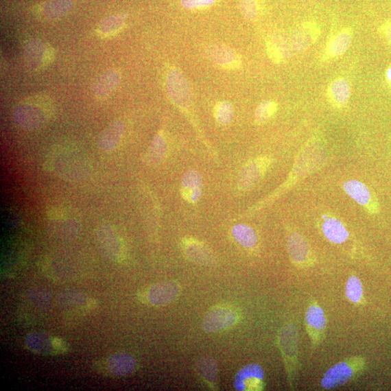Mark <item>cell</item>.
<instances>
[{
	"label": "cell",
	"mask_w": 391,
	"mask_h": 391,
	"mask_svg": "<svg viewBox=\"0 0 391 391\" xmlns=\"http://www.w3.org/2000/svg\"><path fill=\"white\" fill-rule=\"evenodd\" d=\"M72 6L71 0H49L41 8L39 15L47 20H55L67 14Z\"/></svg>",
	"instance_id": "cell-26"
},
{
	"label": "cell",
	"mask_w": 391,
	"mask_h": 391,
	"mask_svg": "<svg viewBox=\"0 0 391 391\" xmlns=\"http://www.w3.org/2000/svg\"><path fill=\"white\" fill-rule=\"evenodd\" d=\"M206 54L218 67L226 70H236L241 67L240 56L228 47L224 45H212L206 50Z\"/></svg>",
	"instance_id": "cell-12"
},
{
	"label": "cell",
	"mask_w": 391,
	"mask_h": 391,
	"mask_svg": "<svg viewBox=\"0 0 391 391\" xmlns=\"http://www.w3.org/2000/svg\"><path fill=\"white\" fill-rule=\"evenodd\" d=\"M239 4L246 20L255 21L258 19L261 13L259 0H239Z\"/></svg>",
	"instance_id": "cell-31"
},
{
	"label": "cell",
	"mask_w": 391,
	"mask_h": 391,
	"mask_svg": "<svg viewBox=\"0 0 391 391\" xmlns=\"http://www.w3.org/2000/svg\"><path fill=\"white\" fill-rule=\"evenodd\" d=\"M203 191V178L195 169H189L182 176L180 182V193L182 199L190 204L197 203L201 198Z\"/></svg>",
	"instance_id": "cell-14"
},
{
	"label": "cell",
	"mask_w": 391,
	"mask_h": 391,
	"mask_svg": "<svg viewBox=\"0 0 391 391\" xmlns=\"http://www.w3.org/2000/svg\"><path fill=\"white\" fill-rule=\"evenodd\" d=\"M125 132V125L123 121L116 120L101 132L98 139V146L104 152L115 150L122 140Z\"/></svg>",
	"instance_id": "cell-16"
},
{
	"label": "cell",
	"mask_w": 391,
	"mask_h": 391,
	"mask_svg": "<svg viewBox=\"0 0 391 391\" xmlns=\"http://www.w3.org/2000/svg\"><path fill=\"white\" fill-rule=\"evenodd\" d=\"M56 51L49 44L34 39L23 49L26 67L33 71L44 70L55 59Z\"/></svg>",
	"instance_id": "cell-6"
},
{
	"label": "cell",
	"mask_w": 391,
	"mask_h": 391,
	"mask_svg": "<svg viewBox=\"0 0 391 391\" xmlns=\"http://www.w3.org/2000/svg\"><path fill=\"white\" fill-rule=\"evenodd\" d=\"M197 370L203 379L209 383L214 384L217 381V368L213 359L203 357L200 359L197 365Z\"/></svg>",
	"instance_id": "cell-29"
},
{
	"label": "cell",
	"mask_w": 391,
	"mask_h": 391,
	"mask_svg": "<svg viewBox=\"0 0 391 391\" xmlns=\"http://www.w3.org/2000/svg\"><path fill=\"white\" fill-rule=\"evenodd\" d=\"M217 0H181L182 8L189 10L201 9L213 5Z\"/></svg>",
	"instance_id": "cell-34"
},
{
	"label": "cell",
	"mask_w": 391,
	"mask_h": 391,
	"mask_svg": "<svg viewBox=\"0 0 391 391\" xmlns=\"http://www.w3.org/2000/svg\"><path fill=\"white\" fill-rule=\"evenodd\" d=\"M352 36V29L346 27L331 36L324 49L322 60H329L343 56L351 45Z\"/></svg>",
	"instance_id": "cell-15"
},
{
	"label": "cell",
	"mask_w": 391,
	"mask_h": 391,
	"mask_svg": "<svg viewBox=\"0 0 391 391\" xmlns=\"http://www.w3.org/2000/svg\"><path fill=\"white\" fill-rule=\"evenodd\" d=\"M322 232L326 239L337 244L344 243L349 237L347 229L341 221L335 218H328L324 220Z\"/></svg>",
	"instance_id": "cell-22"
},
{
	"label": "cell",
	"mask_w": 391,
	"mask_h": 391,
	"mask_svg": "<svg viewBox=\"0 0 391 391\" xmlns=\"http://www.w3.org/2000/svg\"><path fill=\"white\" fill-rule=\"evenodd\" d=\"M233 237L238 243L246 248H253L257 243L255 231L249 226L239 224L232 228Z\"/></svg>",
	"instance_id": "cell-27"
},
{
	"label": "cell",
	"mask_w": 391,
	"mask_h": 391,
	"mask_svg": "<svg viewBox=\"0 0 391 391\" xmlns=\"http://www.w3.org/2000/svg\"><path fill=\"white\" fill-rule=\"evenodd\" d=\"M346 294L352 303L359 304L363 296V287L359 279L355 276H351L346 283Z\"/></svg>",
	"instance_id": "cell-32"
},
{
	"label": "cell",
	"mask_w": 391,
	"mask_h": 391,
	"mask_svg": "<svg viewBox=\"0 0 391 391\" xmlns=\"http://www.w3.org/2000/svg\"><path fill=\"white\" fill-rule=\"evenodd\" d=\"M49 229L56 236L64 239H72L80 231V222L73 213L65 209H51L47 213Z\"/></svg>",
	"instance_id": "cell-4"
},
{
	"label": "cell",
	"mask_w": 391,
	"mask_h": 391,
	"mask_svg": "<svg viewBox=\"0 0 391 391\" xmlns=\"http://www.w3.org/2000/svg\"><path fill=\"white\" fill-rule=\"evenodd\" d=\"M378 32L386 39L388 45L391 47V19L383 22L381 25Z\"/></svg>",
	"instance_id": "cell-35"
},
{
	"label": "cell",
	"mask_w": 391,
	"mask_h": 391,
	"mask_svg": "<svg viewBox=\"0 0 391 391\" xmlns=\"http://www.w3.org/2000/svg\"><path fill=\"white\" fill-rule=\"evenodd\" d=\"M237 320L236 311L227 307H217L204 316L202 329L206 333L219 332L232 327Z\"/></svg>",
	"instance_id": "cell-9"
},
{
	"label": "cell",
	"mask_w": 391,
	"mask_h": 391,
	"mask_svg": "<svg viewBox=\"0 0 391 391\" xmlns=\"http://www.w3.org/2000/svg\"><path fill=\"white\" fill-rule=\"evenodd\" d=\"M266 50L270 59L276 64L281 63L292 55L288 44L284 38L278 36H274L268 39Z\"/></svg>",
	"instance_id": "cell-23"
},
{
	"label": "cell",
	"mask_w": 391,
	"mask_h": 391,
	"mask_svg": "<svg viewBox=\"0 0 391 391\" xmlns=\"http://www.w3.org/2000/svg\"><path fill=\"white\" fill-rule=\"evenodd\" d=\"M351 95V87L344 78L333 80L327 89V97L333 106L342 108L348 103Z\"/></svg>",
	"instance_id": "cell-19"
},
{
	"label": "cell",
	"mask_w": 391,
	"mask_h": 391,
	"mask_svg": "<svg viewBox=\"0 0 391 391\" xmlns=\"http://www.w3.org/2000/svg\"><path fill=\"white\" fill-rule=\"evenodd\" d=\"M320 35V26L316 21L303 22L292 32V45L297 51H306L311 45L318 41Z\"/></svg>",
	"instance_id": "cell-11"
},
{
	"label": "cell",
	"mask_w": 391,
	"mask_h": 391,
	"mask_svg": "<svg viewBox=\"0 0 391 391\" xmlns=\"http://www.w3.org/2000/svg\"><path fill=\"white\" fill-rule=\"evenodd\" d=\"M277 110L278 104L276 102L267 100L260 103L255 111L256 123L258 125L265 124L276 113Z\"/></svg>",
	"instance_id": "cell-30"
},
{
	"label": "cell",
	"mask_w": 391,
	"mask_h": 391,
	"mask_svg": "<svg viewBox=\"0 0 391 391\" xmlns=\"http://www.w3.org/2000/svg\"><path fill=\"white\" fill-rule=\"evenodd\" d=\"M121 73L110 69L102 73L93 86L95 96L99 99L108 98L121 82Z\"/></svg>",
	"instance_id": "cell-18"
},
{
	"label": "cell",
	"mask_w": 391,
	"mask_h": 391,
	"mask_svg": "<svg viewBox=\"0 0 391 391\" xmlns=\"http://www.w3.org/2000/svg\"><path fill=\"white\" fill-rule=\"evenodd\" d=\"M307 329L312 341L317 344L326 329V318L323 309L318 305L311 304L306 313Z\"/></svg>",
	"instance_id": "cell-17"
},
{
	"label": "cell",
	"mask_w": 391,
	"mask_h": 391,
	"mask_svg": "<svg viewBox=\"0 0 391 391\" xmlns=\"http://www.w3.org/2000/svg\"><path fill=\"white\" fill-rule=\"evenodd\" d=\"M264 371L257 364L246 365L237 375L234 387L237 390H259L263 387Z\"/></svg>",
	"instance_id": "cell-10"
},
{
	"label": "cell",
	"mask_w": 391,
	"mask_h": 391,
	"mask_svg": "<svg viewBox=\"0 0 391 391\" xmlns=\"http://www.w3.org/2000/svg\"><path fill=\"white\" fill-rule=\"evenodd\" d=\"M344 189L357 203L362 206H370L372 204V193L370 189L363 182L350 180L344 182Z\"/></svg>",
	"instance_id": "cell-25"
},
{
	"label": "cell",
	"mask_w": 391,
	"mask_h": 391,
	"mask_svg": "<svg viewBox=\"0 0 391 391\" xmlns=\"http://www.w3.org/2000/svg\"><path fill=\"white\" fill-rule=\"evenodd\" d=\"M184 246L186 254L193 262L204 265L212 263L213 254L203 244L188 239L185 240Z\"/></svg>",
	"instance_id": "cell-21"
},
{
	"label": "cell",
	"mask_w": 391,
	"mask_h": 391,
	"mask_svg": "<svg viewBox=\"0 0 391 391\" xmlns=\"http://www.w3.org/2000/svg\"><path fill=\"white\" fill-rule=\"evenodd\" d=\"M233 107L228 102H221L214 108L216 121L221 125H228L233 119Z\"/></svg>",
	"instance_id": "cell-33"
},
{
	"label": "cell",
	"mask_w": 391,
	"mask_h": 391,
	"mask_svg": "<svg viewBox=\"0 0 391 391\" xmlns=\"http://www.w3.org/2000/svg\"><path fill=\"white\" fill-rule=\"evenodd\" d=\"M270 163L271 160L268 156H261L248 163L239 176L238 188L241 191L253 188L264 176Z\"/></svg>",
	"instance_id": "cell-8"
},
{
	"label": "cell",
	"mask_w": 391,
	"mask_h": 391,
	"mask_svg": "<svg viewBox=\"0 0 391 391\" xmlns=\"http://www.w3.org/2000/svg\"><path fill=\"white\" fill-rule=\"evenodd\" d=\"M54 102L44 95L32 96L21 101L13 112V120L21 128L35 130L43 128L54 117Z\"/></svg>",
	"instance_id": "cell-2"
},
{
	"label": "cell",
	"mask_w": 391,
	"mask_h": 391,
	"mask_svg": "<svg viewBox=\"0 0 391 391\" xmlns=\"http://www.w3.org/2000/svg\"><path fill=\"white\" fill-rule=\"evenodd\" d=\"M180 292L179 285L174 281H165L154 285L149 289L147 298L154 306H163L172 303Z\"/></svg>",
	"instance_id": "cell-13"
},
{
	"label": "cell",
	"mask_w": 391,
	"mask_h": 391,
	"mask_svg": "<svg viewBox=\"0 0 391 391\" xmlns=\"http://www.w3.org/2000/svg\"><path fill=\"white\" fill-rule=\"evenodd\" d=\"M97 240L104 256L117 263L125 259L123 241L113 226L108 224L101 225L97 230Z\"/></svg>",
	"instance_id": "cell-5"
},
{
	"label": "cell",
	"mask_w": 391,
	"mask_h": 391,
	"mask_svg": "<svg viewBox=\"0 0 391 391\" xmlns=\"http://www.w3.org/2000/svg\"><path fill=\"white\" fill-rule=\"evenodd\" d=\"M167 93L178 107L187 109L192 102L191 89L186 77L179 71L172 70L167 78Z\"/></svg>",
	"instance_id": "cell-7"
},
{
	"label": "cell",
	"mask_w": 391,
	"mask_h": 391,
	"mask_svg": "<svg viewBox=\"0 0 391 391\" xmlns=\"http://www.w3.org/2000/svg\"><path fill=\"white\" fill-rule=\"evenodd\" d=\"M167 152V140L164 134L161 132L154 138L145 154V161L150 166L158 165L165 158Z\"/></svg>",
	"instance_id": "cell-24"
},
{
	"label": "cell",
	"mask_w": 391,
	"mask_h": 391,
	"mask_svg": "<svg viewBox=\"0 0 391 391\" xmlns=\"http://www.w3.org/2000/svg\"><path fill=\"white\" fill-rule=\"evenodd\" d=\"M126 23L125 16H113L104 20L97 30L102 37H109L119 33Z\"/></svg>",
	"instance_id": "cell-28"
},
{
	"label": "cell",
	"mask_w": 391,
	"mask_h": 391,
	"mask_svg": "<svg viewBox=\"0 0 391 391\" xmlns=\"http://www.w3.org/2000/svg\"><path fill=\"white\" fill-rule=\"evenodd\" d=\"M386 80L388 83L391 86V65L386 71Z\"/></svg>",
	"instance_id": "cell-36"
},
{
	"label": "cell",
	"mask_w": 391,
	"mask_h": 391,
	"mask_svg": "<svg viewBox=\"0 0 391 391\" xmlns=\"http://www.w3.org/2000/svg\"><path fill=\"white\" fill-rule=\"evenodd\" d=\"M364 365L365 361L360 357L339 362L325 372L321 386L328 390L340 387L353 379L364 369Z\"/></svg>",
	"instance_id": "cell-3"
},
{
	"label": "cell",
	"mask_w": 391,
	"mask_h": 391,
	"mask_svg": "<svg viewBox=\"0 0 391 391\" xmlns=\"http://www.w3.org/2000/svg\"><path fill=\"white\" fill-rule=\"evenodd\" d=\"M45 171L70 182L86 179L93 169L88 156L81 150L59 145L52 150L44 162Z\"/></svg>",
	"instance_id": "cell-1"
},
{
	"label": "cell",
	"mask_w": 391,
	"mask_h": 391,
	"mask_svg": "<svg viewBox=\"0 0 391 391\" xmlns=\"http://www.w3.org/2000/svg\"><path fill=\"white\" fill-rule=\"evenodd\" d=\"M288 250L291 259L297 265H305L309 257V249L305 239L298 233L290 235Z\"/></svg>",
	"instance_id": "cell-20"
}]
</instances>
